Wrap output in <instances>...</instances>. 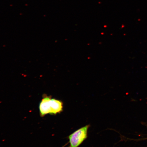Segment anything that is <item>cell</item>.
I'll list each match as a JSON object with an SVG mask.
<instances>
[{"label":"cell","instance_id":"obj_1","mask_svg":"<svg viewBox=\"0 0 147 147\" xmlns=\"http://www.w3.org/2000/svg\"><path fill=\"white\" fill-rule=\"evenodd\" d=\"M89 125L79 129L69 136V147H78L88 137Z\"/></svg>","mask_w":147,"mask_h":147},{"label":"cell","instance_id":"obj_3","mask_svg":"<svg viewBox=\"0 0 147 147\" xmlns=\"http://www.w3.org/2000/svg\"><path fill=\"white\" fill-rule=\"evenodd\" d=\"M63 104L61 101L51 98L50 102V115H56L63 111Z\"/></svg>","mask_w":147,"mask_h":147},{"label":"cell","instance_id":"obj_2","mask_svg":"<svg viewBox=\"0 0 147 147\" xmlns=\"http://www.w3.org/2000/svg\"><path fill=\"white\" fill-rule=\"evenodd\" d=\"M51 98L50 96H44L39 105V110L41 117L50 114V104Z\"/></svg>","mask_w":147,"mask_h":147}]
</instances>
